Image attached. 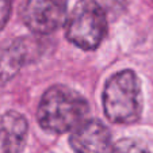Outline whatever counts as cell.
I'll return each mask as SVG.
<instances>
[{"instance_id": "1", "label": "cell", "mask_w": 153, "mask_h": 153, "mask_svg": "<svg viewBox=\"0 0 153 153\" xmlns=\"http://www.w3.org/2000/svg\"><path fill=\"white\" fill-rule=\"evenodd\" d=\"M90 104L77 91L53 85L43 94L37 111L38 123L50 133H67L87 121Z\"/></svg>"}, {"instance_id": "2", "label": "cell", "mask_w": 153, "mask_h": 153, "mask_svg": "<svg viewBox=\"0 0 153 153\" xmlns=\"http://www.w3.org/2000/svg\"><path fill=\"white\" fill-rule=\"evenodd\" d=\"M104 114L114 123L137 122L142 113L140 79L133 71L125 69L107 80L103 90Z\"/></svg>"}, {"instance_id": "3", "label": "cell", "mask_w": 153, "mask_h": 153, "mask_svg": "<svg viewBox=\"0 0 153 153\" xmlns=\"http://www.w3.org/2000/svg\"><path fill=\"white\" fill-rule=\"evenodd\" d=\"M107 33V15L95 0H79L65 22V37L83 50H94Z\"/></svg>"}, {"instance_id": "4", "label": "cell", "mask_w": 153, "mask_h": 153, "mask_svg": "<svg viewBox=\"0 0 153 153\" xmlns=\"http://www.w3.org/2000/svg\"><path fill=\"white\" fill-rule=\"evenodd\" d=\"M68 18L67 0H23L22 19L31 33L48 35L65 25Z\"/></svg>"}, {"instance_id": "5", "label": "cell", "mask_w": 153, "mask_h": 153, "mask_svg": "<svg viewBox=\"0 0 153 153\" xmlns=\"http://www.w3.org/2000/svg\"><path fill=\"white\" fill-rule=\"evenodd\" d=\"M38 41L30 37H19L8 43L0 45V87L16 76L23 65L38 54Z\"/></svg>"}, {"instance_id": "6", "label": "cell", "mask_w": 153, "mask_h": 153, "mask_svg": "<svg viewBox=\"0 0 153 153\" xmlns=\"http://www.w3.org/2000/svg\"><path fill=\"white\" fill-rule=\"evenodd\" d=\"M69 144L76 153H111V133L98 119H87L69 137Z\"/></svg>"}, {"instance_id": "7", "label": "cell", "mask_w": 153, "mask_h": 153, "mask_svg": "<svg viewBox=\"0 0 153 153\" xmlns=\"http://www.w3.org/2000/svg\"><path fill=\"white\" fill-rule=\"evenodd\" d=\"M29 125L22 114L7 111L0 115V153H22L26 145Z\"/></svg>"}, {"instance_id": "8", "label": "cell", "mask_w": 153, "mask_h": 153, "mask_svg": "<svg viewBox=\"0 0 153 153\" xmlns=\"http://www.w3.org/2000/svg\"><path fill=\"white\" fill-rule=\"evenodd\" d=\"M111 153H150L142 142L133 138H122L113 145Z\"/></svg>"}, {"instance_id": "9", "label": "cell", "mask_w": 153, "mask_h": 153, "mask_svg": "<svg viewBox=\"0 0 153 153\" xmlns=\"http://www.w3.org/2000/svg\"><path fill=\"white\" fill-rule=\"evenodd\" d=\"M95 1L106 12L107 18H117L125 10V7L127 4V0H95Z\"/></svg>"}, {"instance_id": "10", "label": "cell", "mask_w": 153, "mask_h": 153, "mask_svg": "<svg viewBox=\"0 0 153 153\" xmlns=\"http://www.w3.org/2000/svg\"><path fill=\"white\" fill-rule=\"evenodd\" d=\"M12 1L14 0H0V30L6 27L7 22L10 19L12 10Z\"/></svg>"}]
</instances>
